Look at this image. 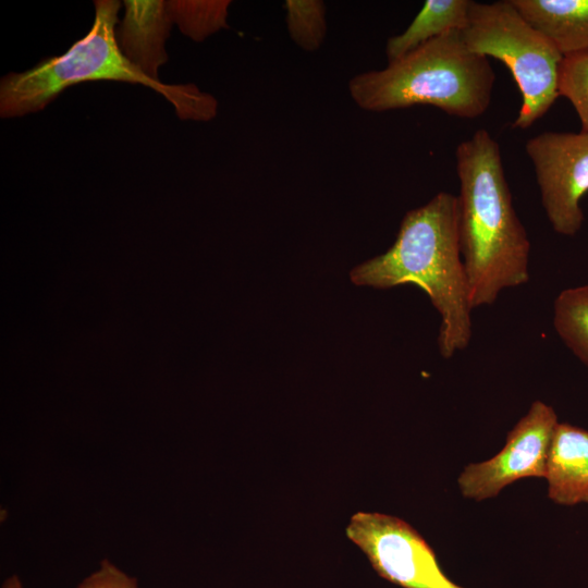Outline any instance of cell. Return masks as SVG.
Masks as SVG:
<instances>
[{"label":"cell","instance_id":"cell-1","mask_svg":"<svg viewBox=\"0 0 588 588\" xmlns=\"http://www.w3.org/2000/svg\"><path fill=\"white\" fill-rule=\"evenodd\" d=\"M460 182L457 233L471 309L529 280L530 242L517 217L500 147L477 130L455 150Z\"/></svg>","mask_w":588,"mask_h":588},{"label":"cell","instance_id":"cell-2","mask_svg":"<svg viewBox=\"0 0 588 588\" xmlns=\"http://www.w3.org/2000/svg\"><path fill=\"white\" fill-rule=\"evenodd\" d=\"M457 213V196L438 193L404 216L387 252L350 273L358 286L420 287L441 317L438 344L444 358L466 348L471 339V307L458 244Z\"/></svg>","mask_w":588,"mask_h":588},{"label":"cell","instance_id":"cell-3","mask_svg":"<svg viewBox=\"0 0 588 588\" xmlns=\"http://www.w3.org/2000/svg\"><path fill=\"white\" fill-rule=\"evenodd\" d=\"M89 32L64 53L41 60L0 81V117H23L42 110L70 86L90 81L140 84L162 95L181 120L209 121L217 115L216 98L195 84H164L143 73L121 51L115 30L121 2L96 0Z\"/></svg>","mask_w":588,"mask_h":588},{"label":"cell","instance_id":"cell-4","mask_svg":"<svg viewBox=\"0 0 588 588\" xmlns=\"http://www.w3.org/2000/svg\"><path fill=\"white\" fill-rule=\"evenodd\" d=\"M495 74L488 58L466 46L454 29L348 83L363 110L384 112L428 105L449 115L476 119L489 108Z\"/></svg>","mask_w":588,"mask_h":588},{"label":"cell","instance_id":"cell-5","mask_svg":"<svg viewBox=\"0 0 588 588\" xmlns=\"http://www.w3.org/2000/svg\"><path fill=\"white\" fill-rule=\"evenodd\" d=\"M468 49L503 62L522 96L514 128L526 130L552 107L563 54L531 25L511 0L473 1L466 27L461 30Z\"/></svg>","mask_w":588,"mask_h":588},{"label":"cell","instance_id":"cell-6","mask_svg":"<svg viewBox=\"0 0 588 588\" xmlns=\"http://www.w3.org/2000/svg\"><path fill=\"white\" fill-rule=\"evenodd\" d=\"M346 536L379 576L402 588H465L448 577L427 541L399 517L357 512Z\"/></svg>","mask_w":588,"mask_h":588},{"label":"cell","instance_id":"cell-7","mask_svg":"<svg viewBox=\"0 0 588 588\" xmlns=\"http://www.w3.org/2000/svg\"><path fill=\"white\" fill-rule=\"evenodd\" d=\"M525 149L552 229L574 236L584 223L580 199L588 192V133L542 132Z\"/></svg>","mask_w":588,"mask_h":588},{"label":"cell","instance_id":"cell-8","mask_svg":"<svg viewBox=\"0 0 588 588\" xmlns=\"http://www.w3.org/2000/svg\"><path fill=\"white\" fill-rule=\"evenodd\" d=\"M554 409L535 401L509 431L503 449L493 457L467 465L457 483L463 497L482 501L524 478H544L549 450L558 426Z\"/></svg>","mask_w":588,"mask_h":588},{"label":"cell","instance_id":"cell-9","mask_svg":"<svg viewBox=\"0 0 588 588\" xmlns=\"http://www.w3.org/2000/svg\"><path fill=\"white\" fill-rule=\"evenodd\" d=\"M124 15L115 30L122 53L148 77L160 81L158 70L168 61L164 49L173 21L168 1H123Z\"/></svg>","mask_w":588,"mask_h":588},{"label":"cell","instance_id":"cell-10","mask_svg":"<svg viewBox=\"0 0 588 588\" xmlns=\"http://www.w3.org/2000/svg\"><path fill=\"white\" fill-rule=\"evenodd\" d=\"M548 497L560 505L588 504V430L559 422L544 476Z\"/></svg>","mask_w":588,"mask_h":588},{"label":"cell","instance_id":"cell-11","mask_svg":"<svg viewBox=\"0 0 588 588\" xmlns=\"http://www.w3.org/2000/svg\"><path fill=\"white\" fill-rule=\"evenodd\" d=\"M563 54L588 51V0H511Z\"/></svg>","mask_w":588,"mask_h":588},{"label":"cell","instance_id":"cell-12","mask_svg":"<svg viewBox=\"0 0 588 588\" xmlns=\"http://www.w3.org/2000/svg\"><path fill=\"white\" fill-rule=\"evenodd\" d=\"M471 3V0H427L408 27L388 39L385 53L389 62L450 30H463Z\"/></svg>","mask_w":588,"mask_h":588},{"label":"cell","instance_id":"cell-13","mask_svg":"<svg viewBox=\"0 0 588 588\" xmlns=\"http://www.w3.org/2000/svg\"><path fill=\"white\" fill-rule=\"evenodd\" d=\"M556 333L588 367V284L563 290L553 305Z\"/></svg>","mask_w":588,"mask_h":588},{"label":"cell","instance_id":"cell-14","mask_svg":"<svg viewBox=\"0 0 588 588\" xmlns=\"http://www.w3.org/2000/svg\"><path fill=\"white\" fill-rule=\"evenodd\" d=\"M229 0L219 1H168V8L180 30L194 41L228 28Z\"/></svg>","mask_w":588,"mask_h":588},{"label":"cell","instance_id":"cell-15","mask_svg":"<svg viewBox=\"0 0 588 588\" xmlns=\"http://www.w3.org/2000/svg\"><path fill=\"white\" fill-rule=\"evenodd\" d=\"M285 23L292 41L305 51L319 49L326 38V5L318 0H286Z\"/></svg>","mask_w":588,"mask_h":588},{"label":"cell","instance_id":"cell-16","mask_svg":"<svg viewBox=\"0 0 588 588\" xmlns=\"http://www.w3.org/2000/svg\"><path fill=\"white\" fill-rule=\"evenodd\" d=\"M558 94L572 103L580 122V132L588 133V51L563 56Z\"/></svg>","mask_w":588,"mask_h":588},{"label":"cell","instance_id":"cell-17","mask_svg":"<svg viewBox=\"0 0 588 588\" xmlns=\"http://www.w3.org/2000/svg\"><path fill=\"white\" fill-rule=\"evenodd\" d=\"M76 588H138L137 580L105 559Z\"/></svg>","mask_w":588,"mask_h":588},{"label":"cell","instance_id":"cell-18","mask_svg":"<svg viewBox=\"0 0 588 588\" xmlns=\"http://www.w3.org/2000/svg\"><path fill=\"white\" fill-rule=\"evenodd\" d=\"M2 588H23V585L16 575H11L4 580Z\"/></svg>","mask_w":588,"mask_h":588}]
</instances>
